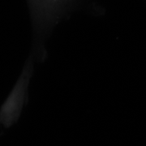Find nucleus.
I'll return each mask as SVG.
<instances>
[{
    "mask_svg": "<svg viewBox=\"0 0 146 146\" xmlns=\"http://www.w3.org/2000/svg\"><path fill=\"white\" fill-rule=\"evenodd\" d=\"M33 74V60L27 61L20 78L18 79L10 96L1 110V123L5 127L14 124L21 115L26 98L29 84Z\"/></svg>",
    "mask_w": 146,
    "mask_h": 146,
    "instance_id": "f257e3e1",
    "label": "nucleus"
}]
</instances>
